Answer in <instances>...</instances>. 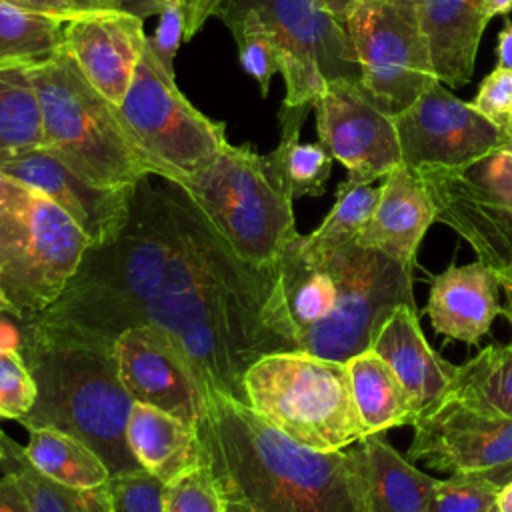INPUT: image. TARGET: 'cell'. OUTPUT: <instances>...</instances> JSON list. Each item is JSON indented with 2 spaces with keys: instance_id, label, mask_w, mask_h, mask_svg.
I'll return each instance as SVG.
<instances>
[{
  "instance_id": "e575fe53",
  "label": "cell",
  "mask_w": 512,
  "mask_h": 512,
  "mask_svg": "<svg viewBox=\"0 0 512 512\" xmlns=\"http://www.w3.org/2000/svg\"><path fill=\"white\" fill-rule=\"evenodd\" d=\"M498 488L480 474H450L436 480L426 512H490L496 508Z\"/></svg>"
},
{
  "instance_id": "f5cc1de1",
  "label": "cell",
  "mask_w": 512,
  "mask_h": 512,
  "mask_svg": "<svg viewBox=\"0 0 512 512\" xmlns=\"http://www.w3.org/2000/svg\"><path fill=\"white\" fill-rule=\"evenodd\" d=\"M0 312H2V314H10V316H14V318H18V320H20V316H18L16 308L10 304V300H8V298H6V294H4L2 284H0Z\"/></svg>"
},
{
  "instance_id": "484cf974",
  "label": "cell",
  "mask_w": 512,
  "mask_h": 512,
  "mask_svg": "<svg viewBox=\"0 0 512 512\" xmlns=\"http://www.w3.org/2000/svg\"><path fill=\"white\" fill-rule=\"evenodd\" d=\"M26 430L24 456L46 478L80 490L100 488L110 478L104 460L80 438L54 426H30Z\"/></svg>"
},
{
  "instance_id": "5bb4252c",
  "label": "cell",
  "mask_w": 512,
  "mask_h": 512,
  "mask_svg": "<svg viewBox=\"0 0 512 512\" xmlns=\"http://www.w3.org/2000/svg\"><path fill=\"white\" fill-rule=\"evenodd\" d=\"M318 142L350 182L372 184L402 164L392 114L354 80H332L312 104Z\"/></svg>"
},
{
  "instance_id": "f546056e",
  "label": "cell",
  "mask_w": 512,
  "mask_h": 512,
  "mask_svg": "<svg viewBox=\"0 0 512 512\" xmlns=\"http://www.w3.org/2000/svg\"><path fill=\"white\" fill-rule=\"evenodd\" d=\"M44 146V120L30 64L0 66V156Z\"/></svg>"
},
{
  "instance_id": "60d3db41",
  "label": "cell",
  "mask_w": 512,
  "mask_h": 512,
  "mask_svg": "<svg viewBox=\"0 0 512 512\" xmlns=\"http://www.w3.org/2000/svg\"><path fill=\"white\" fill-rule=\"evenodd\" d=\"M182 6L186 20V40L202 30L208 18L216 16L226 0H176Z\"/></svg>"
},
{
  "instance_id": "83f0119b",
  "label": "cell",
  "mask_w": 512,
  "mask_h": 512,
  "mask_svg": "<svg viewBox=\"0 0 512 512\" xmlns=\"http://www.w3.org/2000/svg\"><path fill=\"white\" fill-rule=\"evenodd\" d=\"M444 396L474 410L512 420V342L486 346L456 366Z\"/></svg>"
},
{
  "instance_id": "5b68a950",
  "label": "cell",
  "mask_w": 512,
  "mask_h": 512,
  "mask_svg": "<svg viewBox=\"0 0 512 512\" xmlns=\"http://www.w3.org/2000/svg\"><path fill=\"white\" fill-rule=\"evenodd\" d=\"M246 404L300 446L336 452L368 432L346 362L300 350L258 358L242 378Z\"/></svg>"
},
{
  "instance_id": "7a4b0ae2",
  "label": "cell",
  "mask_w": 512,
  "mask_h": 512,
  "mask_svg": "<svg viewBox=\"0 0 512 512\" xmlns=\"http://www.w3.org/2000/svg\"><path fill=\"white\" fill-rule=\"evenodd\" d=\"M196 428L224 512H364L346 452L300 446L222 392Z\"/></svg>"
},
{
  "instance_id": "d6986e66",
  "label": "cell",
  "mask_w": 512,
  "mask_h": 512,
  "mask_svg": "<svg viewBox=\"0 0 512 512\" xmlns=\"http://www.w3.org/2000/svg\"><path fill=\"white\" fill-rule=\"evenodd\" d=\"M364 512H426L438 478L420 472L386 432H372L346 450Z\"/></svg>"
},
{
  "instance_id": "277c9868",
  "label": "cell",
  "mask_w": 512,
  "mask_h": 512,
  "mask_svg": "<svg viewBox=\"0 0 512 512\" xmlns=\"http://www.w3.org/2000/svg\"><path fill=\"white\" fill-rule=\"evenodd\" d=\"M30 74L38 92L44 146L76 174L106 188L134 186L154 164L124 128L118 106L106 100L60 48L32 62Z\"/></svg>"
},
{
  "instance_id": "8d00e7d4",
  "label": "cell",
  "mask_w": 512,
  "mask_h": 512,
  "mask_svg": "<svg viewBox=\"0 0 512 512\" xmlns=\"http://www.w3.org/2000/svg\"><path fill=\"white\" fill-rule=\"evenodd\" d=\"M164 512H224L222 496L206 460L164 484Z\"/></svg>"
},
{
  "instance_id": "f35d334b",
  "label": "cell",
  "mask_w": 512,
  "mask_h": 512,
  "mask_svg": "<svg viewBox=\"0 0 512 512\" xmlns=\"http://www.w3.org/2000/svg\"><path fill=\"white\" fill-rule=\"evenodd\" d=\"M486 120L506 128L512 118V72L496 66L480 84L470 102Z\"/></svg>"
},
{
  "instance_id": "7dc6e473",
  "label": "cell",
  "mask_w": 512,
  "mask_h": 512,
  "mask_svg": "<svg viewBox=\"0 0 512 512\" xmlns=\"http://www.w3.org/2000/svg\"><path fill=\"white\" fill-rule=\"evenodd\" d=\"M76 12H104V10H124L122 0H66Z\"/></svg>"
},
{
  "instance_id": "74e56055",
  "label": "cell",
  "mask_w": 512,
  "mask_h": 512,
  "mask_svg": "<svg viewBox=\"0 0 512 512\" xmlns=\"http://www.w3.org/2000/svg\"><path fill=\"white\" fill-rule=\"evenodd\" d=\"M36 400V382L20 350H0V418L20 420Z\"/></svg>"
},
{
  "instance_id": "b9f144b4",
  "label": "cell",
  "mask_w": 512,
  "mask_h": 512,
  "mask_svg": "<svg viewBox=\"0 0 512 512\" xmlns=\"http://www.w3.org/2000/svg\"><path fill=\"white\" fill-rule=\"evenodd\" d=\"M0 478V512H32L28 496L12 470Z\"/></svg>"
},
{
  "instance_id": "11a10c76",
  "label": "cell",
  "mask_w": 512,
  "mask_h": 512,
  "mask_svg": "<svg viewBox=\"0 0 512 512\" xmlns=\"http://www.w3.org/2000/svg\"><path fill=\"white\" fill-rule=\"evenodd\" d=\"M2 458H4V452H2V446H0V470H2Z\"/></svg>"
},
{
  "instance_id": "1f68e13d",
  "label": "cell",
  "mask_w": 512,
  "mask_h": 512,
  "mask_svg": "<svg viewBox=\"0 0 512 512\" xmlns=\"http://www.w3.org/2000/svg\"><path fill=\"white\" fill-rule=\"evenodd\" d=\"M0 446L4 452L2 468L18 476L32 512H112L104 486L80 490L46 478L26 460L24 446L16 444L2 430Z\"/></svg>"
},
{
  "instance_id": "ee69618b",
  "label": "cell",
  "mask_w": 512,
  "mask_h": 512,
  "mask_svg": "<svg viewBox=\"0 0 512 512\" xmlns=\"http://www.w3.org/2000/svg\"><path fill=\"white\" fill-rule=\"evenodd\" d=\"M168 0H122V6L126 12L136 14L138 18H146L152 14H158Z\"/></svg>"
},
{
  "instance_id": "9a60e30c",
  "label": "cell",
  "mask_w": 512,
  "mask_h": 512,
  "mask_svg": "<svg viewBox=\"0 0 512 512\" xmlns=\"http://www.w3.org/2000/svg\"><path fill=\"white\" fill-rule=\"evenodd\" d=\"M408 458L450 474H482L512 462V420L438 398L412 420Z\"/></svg>"
},
{
  "instance_id": "ffe728a7",
  "label": "cell",
  "mask_w": 512,
  "mask_h": 512,
  "mask_svg": "<svg viewBox=\"0 0 512 512\" xmlns=\"http://www.w3.org/2000/svg\"><path fill=\"white\" fill-rule=\"evenodd\" d=\"M496 272L480 260L448 266L430 282L426 316L432 328L452 340L478 344L494 318L502 314Z\"/></svg>"
},
{
  "instance_id": "681fc988",
  "label": "cell",
  "mask_w": 512,
  "mask_h": 512,
  "mask_svg": "<svg viewBox=\"0 0 512 512\" xmlns=\"http://www.w3.org/2000/svg\"><path fill=\"white\" fill-rule=\"evenodd\" d=\"M326 4V8L344 24L348 12L360 2V0H322Z\"/></svg>"
},
{
  "instance_id": "7c38bea8",
  "label": "cell",
  "mask_w": 512,
  "mask_h": 512,
  "mask_svg": "<svg viewBox=\"0 0 512 512\" xmlns=\"http://www.w3.org/2000/svg\"><path fill=\"white\" fill-rule=\"evenodd\" d=\"M222 8H254L272 30L282 56L286 106H312L332 80L360 82L348 32L322 0H226Z\"/></svg>"
},
{
  "instance_id": "816d5d0a",
  "label": "cell",
  "mask_w": 512,
  "mask_h": 512,
  "mask_svg": "<svg viewBox=\"0 0 512 512\" xmlns=\"http://www.w3.org/2000/svg\"><path fill=\"white\" fill-rule=\"evenodd\" d=\"M512 10V0H486V18L506 16Z\"/></svg>"
},
{
  "instance_id": "9f6ffc18",
  "label": "cell",
  "mask_w": 512,
  "mask_h": 512,
  "mask_svg": "<svg viewBox=\"0 0 512 512\" xmlns=\"http://www.w3.org/2000/svg\"><path fill=\"white\" fill-rule=\"evenodd\" d=\"M490 512H498V510H496V508H494V510H490Z\"/></svg>"
},
{
  "instance_id": "d4e9b609",
  "label": "cell",
  "mask_w": 512,
  "mask_h": 512,
  "mask_svg": "<svg viewBox=\"0 0 512 512\" xmlns=\"http://www.w3.org/2000/svg\"><path fill=\"white\" fill-rule=\"evenodd\" d=\"M346 366L352 396L368 434L412 424L414 408L410 396L384 358L370 348L352 356Z\"/></svg>"
},
{
  "instance_id": "f907efd6",
  "label": "cell",
  "mask_w": 512,
  "mask_h": 512,
  "mask_svg": "<svg viewBox=\"0 0 512 512\" xmlns=\"http://www.w3.org/2000/svg\"><path fill=\"white\" fill-rule=\"evenodd\" d=\"M496 510L498 512H512V480L502 484L496 494Z\"/></svg>"
},
{
  "instance_id": "2e32d148",
  "label": "cell",
  "mask_w": 512,
  "mask_h": 512,
  "mask_svg": "<svg viewBox=\"0 0 512 512\" xmlns=\"http://www.w3.org/2000/svg\"><path fill=\"white\" fill-rule=\"evenodd\" d=\"M0 170L64 210L90 246L110 242L126 224L134 186L106 188L76 174L46 146L0 156Z\"/></svg>"
},
{
  "instance_id": "52a82bcc",
  "label": "cell",
  "mask_w": 512,
  "mask_h": 512,
  "mask_svg": "<svg viewBox=\"0 0 512 512\" xmlns=\"http://www.w3.org/2000/svg\"><path fill=\"white\" fill-rule=\"evenodd\" d=\"M88 246L64 210L0 170V284L24 324L62 294Z\"/></svg>"
},
{
  "instance_id": "603a6c76",
  "label": "cell",
  "mask_w": 512,
  "mask_h": 512,
  "mask_svg": "<svg viewBox=\"0 0 512 512\" xmlns=\"http://www.w3.org/2000/svg\"><path fill=\"white\" fill-rule=\"evenodd\" d=\"M436 78L458 88L470 82L482 32L486 0H416Z\"/></svg>"
},
{
  "instance_id": "ac0fdd59",
  "label": "cell",
  "mask_w": 512,
  "mask_h": 512,
  "mask_svg": "<svg viewBox=\"0 0 512 512\" xmlns=\"http://www.w3.org/2000/svg\"><path fill=\"white\" fill-rule=\"evenodd\" d=\"M120 382L134 402L160 408L192 426L204 412V394L178 354L152 330H124L112 346Z\"/></svg>"
},
{
  "instance_id": "44dd1931",
  "label": "cell",
  "mask_w": 512,
  "mask_h": 512,
  "mask_svg": "<svg viewBox=\"0 0 512 512\" xmlns=\"http://www.w3.org/2000/svg\"><path fill=\"white\" fill-rule=\"evenodd\" d=\"M432 222L434 204L420 174L400 164L382 178L378 204L356 242L416 264L418 246Z\"/></svg>"
},
{
  "instance_id": "836d02e7",
  "label": "cell",
  "mask_w": 512,
  "mask_h": 512,
  "mask_svg": "<svg viewBox=\"0 0 512 512\" xmlns=\"http://www.w3.org/2000/svg\"><path fill=\"white\" fill-rule=\"evenodd\" d=\"M216 16L232 32L244 72L258 82L262 96H266L274 74L282 70V56L272 30L254 8H222Z\"/></svg>"
},
{
  "instance_id": "30bf717a",
  "label": "cell",
  "mask_w": 512,
  "mask_h": 512,
  "mask_svg": "<svg viewBox=\"0 0 512 512\" xmlns=\"http://www.w3.org/2000/svg\"><path fill=\"white\" fill-rule=\"evenodd\" d=\"M416 172L432 198L436 222L466 240L494 272L512 264V140L470 164Z\"/></svg>"
},
{
  "instance_id": "d6a6232c",
  "label": "cell",
  "mask_w": 512,
  "mask_h": 512,
  "mask_svg": "<svg viewBox=\"0 0 512 512\" xmlns=\"http://www.w3.org/2000/svg\"><path fill=\"white\" fill-rule=\"evenodd\" d=\"M68 20L0 2V66L32 64L56 54Z\"/></svg>"
},
{
  "instance_id": "3957f363",
  "label": "cell",
  "mask_w": 512,
  "mask_h": 512,
  "mask_svg": "<svg viewBox=\"0 0 512 512\" xmlns=\"http://www.w3.org/2000/svg\"><path fill=\"white\" fill-rule=\"evenodd\" d=\"M36 382V400L18 422L54 426L86 442L110 474L140 468L126 440L134 398L120 382L112 350L80 344L20 348Z\"/></svg>"
},
{
  "instance_id": "7402d4cb",
  "label": "cell",
  "mask_w": 512,
  "mask_h": 512,
  "mask_svg": "<svg viewBox=\"0 0 512 512\" xmlns=\"http://www.w3.org/2000/svg\"><path fill=\"white\" fill-rule=\"evenodd\" d=\"M372 350L386 360L410 396L414 416L444 396L456 366L426 340L418 310L400 306L382 324Z\"/></svg>"
},
{
  "instance_id": "8992f818",
  "label": "cell",
  "mask_w": 512,
  "mask_h": 512,
  "mask_svg": "<svg viewBox=\"0 0 512 512\" xmlns=\"http://www.w3.org/2000/svg\"><path fill=\"white\" fill-rule=\"evenodd\" d=\"M184 192L244 262L276 266L300 236L292 194L266 154L248 144H226L206 166L190 174Z\"/></svg>"
},
{
  "instance_id": "4316f807",
  "label": "cell",
  "mask_w": 512,
  "mask_h": 512,
  "mask_svg": "<svg viewBox=\"0 0 512 512\" xmlns=\"http://www.w3.org/2000/svg\"><path fill=\"white\" fill-rule=\"evenodd\" d=\"M310 104L280 108V140L266 154L270 166L290 190L292 198L322 196L332 172L334 158L320 142H300V128L308 116Z\"/></svg>"
},
{
  "instance_id": "8fae6325",
  "label": "cell",
  "mask_w": 512,
  "mask_h": 512,
  "mask_svg": "<svg viewBox=\"0 0 512 512\" xmlns=\"http://www.w3.org/2000/svg\"><path fill=\"white\" fill-rule=\"evenodd\" d=\"M344 28L360 82L386 112L404 110L438 80L416 0H360Z\"/></svg>"
},
{
  "instance_id": "ba28073f",
  "label": "cell",
  "mask_w": 512,
  "mask_h": 512,
  "mask_svg": "<svg viewBox=\"0 0 512 512\" xmlns=\"http://www.w3.org/2000/svg\"><path fill=\"white\" fill-rule=\"evenodd\" d=\"M322 266L336 282V306L298 336L300 352L348 362L372 348L378 330L396 308H416L412 262L352 242L332 252Z\"/></svg>"
},
{
  "instance_id": "9c48e42d",
  "label": "cell",
  "mask_w": 512,
  "mask_h": 512,
  "mask_svg": "<svg viewBox=\"0 0 512 512\" xmlns=\"http://www.w3.org/2000/svg\"><path fill=\"white\" fill-rule=\"evenodd\" d=\"M118 114L158 176L176 184L228 144L226 124L208 118L178 90L174 70L156 58L148 40Z\"/></svg>"
},
{
  "instance_id": "6da1fadb",
  "label": "cell",
  "mask_w": 512,
  "mask_h": 512,
  "mask_svg": "<svg viewBox=\"0 0 512 512\" xmlns=\"http://www.w3.org/2000/svg\"><path fill=\"white\" fill-rule=\"evenodd\" d=\"M156 178L134 184L122 230L88 246L62 294L24 324L22 342L112 350L124 330L148 328L202 394L246 404V370L266 354L296 350L280 264L244 262L182 186Z\"/></svg>"
},
{
  "instance_id": "e0dca14e",
  "label": "cell",
  "mask_w": 512,
  "mask_h": 512,
  "mask_svg": "<svg viewBox=\"0 0 512 512\" xmlns=\"http://www.w3.org/2000/svg\"><path fill=\"white\" fill-rule=\"evenodd\" d=\"M148 36L142 18L126 10L84 12L64 24L62 50L112 104H120Z\"/></svg>"
},
{
  "instance_id": "cb8c5ba5",
  "label": "cell",
  "mask_w": 512,
  "mask_h": 512,
  "mask_svg": "<svg viewBox=\"0 0 512 512\" xmlns=\"http://www.w3.org/2000/svg\"><path fill=\"white\" fill-rule=\"evenodd\" d=\"M126 440L138 466L164 484L204 462L196 426L142 402L132 406Z\"/></svg>"
},
{
  "instance_id": "d590c367",
  "label": "cell",
  "mask_w": 512,
  "mask_h": 512,
  "mask_svg": "<svg viewBox=\"0 0 512 512\" xmlns=\"http://www.w3.org/2000/svg\"><path fill=\"white\" fill-rule=\"evenodd\" d=\"M104 490L112 512H164V482L142 468L110 474Z\"/></svg>"
},
{
  "instance_id": "7bdbcfd3",
  "label": "cell",
  "mask_w": 512,
  "mask_h": 512,
  "mask_svg": "<svg viewBox=\"0 0 512 512\" xmlns=\"http://www.w3.org/2000/svg\"><path fill=\"white\" fill-rule=\"evenodd\" d=\"M6 4H14L26 10H34V12H42V14H50L62 20H72L74 16H78L80 12H76L66 0H0Z\"/></svg>"
},
{
  "instance_id": "6f0895ef",
  "label": "cell",
  "mask_w": 512,
  "mask_h": 512,
  "mask_svg": "<svg viewBox=\"0 0 512 512\" xmlns=\"http://www.w3.org/2000/svg\"><path fill=\"white\" fill-rule=\"evenodd\" d=\"M0 314H2V312H0Z\"/></svg>"
},
{
  "instance_id": "4dcf8cb0",
  "label": "cell",
  "mask_w": 512,
  "mask_h": 512,
  "mask_svg": "<svg viewBox=\"0 0 512 512\" xmlns=\"http://www.w3.org/2000/svg\"><path fill=\"white\" fill-rule=\"evenodd\" d=\"M296 240L286 248L278 264L288 312L298 340L304 330L318 324L334 310L338 288L332 274L324 266L312 264L300 254Z\"/></svg>"
},
{
  "instance_id": "f1b7e54d",
  "label": "cell",
  "mask_w": 512,
  "mask_h": 512,
  "mask_svg": "<svg viewBox=\"0 0 512 512\" xmlns=\"http://www.w3.org/2000/svg\"><path fill=\"white\" fill-rule=\"evenodd\" d=\"M378 196L380 186L342 180L336 188L334 206L320 226L306 236H298L300 254L308 262L322 266L332 252L356 242L378 204Z\"/></svg>"
},
{
  "instance_id": "bcb514c9",
  "label": "cell",
  "mask_w": 512,
  "mask_h": 512,
  "mask_svg": "<svg viewBox=\"0 0 512 512\" xmlns=\"http://www.w3.org/2000/svg\"><path fill=\"white\" fill-rule=\"evenodd\" d=\"M498 66L512 72V24L510 22L498 34Z\"/></svg>"
},
{
  "instance_id": "ab89813d",
  "label": "cell",
  "mask_w": 512,
  "mask_h": 512,
  "mask_svg": "<svg viewBox=\"0 0 512 512\" xmlns=\"http://www.w3.org/2000/svg\"><path fill=\"white\" fill-rule=\"evenodd\" d=\"M182 42H186L184 12L176 0H168L158 12V26L154 34L148 36V46L168 70H174V58Z\"/></svg>"
},
{
  "instance_id": "f6af8a7d",
  "label": "cell",
  "mask_w": 512,
  "mask_h": 512,
  "mask_svg": "<svg viewBox=\"0 0 512 512\" xmlns=\"http://www.w3.org/2000/svg\"><path fill=\"white\" fill-rule=\"evenodd\" d=\"M500 290L504 294V306H502V316L508 320L510 328H512V264L506 266L504 270L496 272Z\"/></svg>"
},
{
  "instance_id": "db71d44e",
  "label": "cell",
  "mask_w": 512,
  "mask_h": 512,
  "mask_svg": "<svg viewBox=\"0 0 512 512\" xmlns=\"http://www.w3.org/2000/svg\"><path fill=\"white\" fill-rule=\"evenodd\" d=\"M504 132H506V136L512 140V118H510V122H508V126L504 128Z\"/></svg>"
},
{
  "instance_id": "4fadbf2b",
  "label": "cell",
  "mask_w": 512,
  "mask_h": 512,
  "mask_svg": "<svg viewBox=\"0 0 512 512\" xmlns=\"http://www.w3.org/2000/svg\"><path fill=\"white\" fill-rule=\"evenodd\" d=\"M402 164L410 168H458L510 138L470 102L436 80L410 106L392 114Z\"/></svg>"
},
{
  "instance_id": "c3c4849f",
  "label": "cell",
  "mask_w": 512,
  "mask_h": 512,
  "mask_svg": "<svg viewBox=\"0 0 512 512\" xmlns=\"http://www.w3.org/2000/svg\"><path fill=\"white\" fill-rule=\"evenodd\" d=\"M480 476L486 478L488 482L496 484V486H502V484H506V482L512 480V462H508V464H504V466H498V468H492V470H488V472H482Z\"/></svg>"
}]
</instances>
